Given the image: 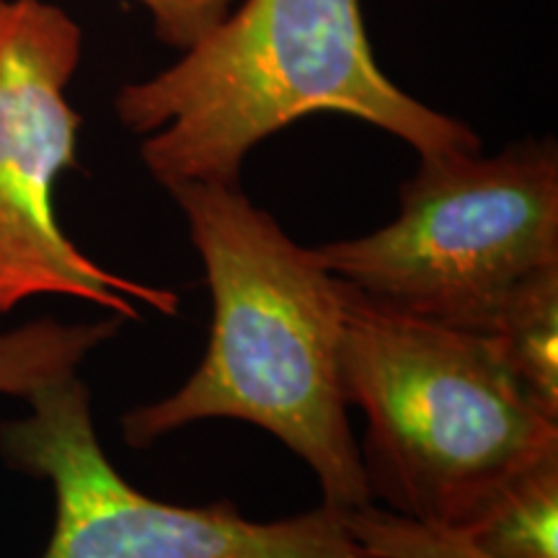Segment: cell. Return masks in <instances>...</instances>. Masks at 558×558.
I'll return each mask as SVG.
<instances>
[{
	"mask_svg": "<svg viewBox=\"0 0 558 558\" xmlns=\"http://www.w3.org/2000/svg\"><path fill=\"white\" fill-rule=\"evenodd\" d=\"M205 264L209 344L177 393L122 418L130 448H148L205 418L267 429L316 473L324 505H373L341 383L344 292L239 184L169 186Z\"/></svg>",
	"mask_w": 558,
	"mask_h": 558,
	"instance_id": "6da1fadb",
	"label": "cell"
},
{
	"mask_svg": "<svg viewBox=\"0 0 558 558\" xmlns=\"http://www.w3.org/2000/svg\"><path fill=\"white\" fill-rule=\"evenodd\" d=\"M114 111L145 135L140 156L166 190L239 184L256 145L318 111L386 130L418 158L481 153L469 124L416 101L383 73L360 0H243L179 62L128 83Z\"/></svg>",
	"mask_w": 558,
	"mask_h": 558,
	"instance_id": "7a4b0ae2",
	"label": "cell"
},
{
	"mask_svg": "<svg viewBox=\"0 0 558 558\" xmlns=\"http://www.w3.org/2000/svg\"><path fill=\"white\" fill-rule=\"evenodd\" d=\"M341 383L367 416L369 497L390 512L463 527L501 488L558 458V418L484 333L378 303L341 279Z\"/></svg>",
	"mask_w": 558,
	"mask_h": 558,
	"instance_id": "3957f363",
	"label": "cell"
},
{
	"mask_svg": "<svg viewBox=\"0 0 558 558\" xmlns=\"http://www.w3.org/2000/svg\"><path fill=\"white\" fill-rule=\"evenodd\" d=\"M333 277L378 303L492 337L522 284L558 267V148L525 140L497 156H422L399 218L316 248Z\"/></svg>",
	"mask_w": 558,
	"mask_h": 558,
	"instance_id": "277c9868",
	"label": "cell"
},
{
	"mask_svg": "<svg viewBox=\"0 0 558 558\" xmlns=\"http://www.w3.org/2000/svg\"><path fill=\"white\" fill-rule=\"evenodd\" d=\"M26 403L29 414L0 424V452L54 492V530L41 558H375L341 509L326 505L256 522L233 501L179 507L137 492L104 456L78 375L41 386Z\"/></svg>",
	"mask_w": 558,
	"mask_h": 558,
	"instance_id": "5b68a950",
	"label": "cell"
},
{
	"mask_svg": "<svg viewBox=\"0 0 558 558\" xmlns=\"http://www.w3.org/2000/svg\"><path fill=\"white\" fill-rule=\"evenodd\" d=\"M83 32L47 0H0V318L24 300L78 298L122 320L137 303L173 316L179 295L104 269L68 239L54 184L78 163L81 117L65 90Z\"/></svg>",
	"mask_w": 558,
	"mask_h": 558,
	"instance_id": "8992f818",
	"label": "cell"
},
{
	"mask_svg": "<svg viewBox=\"0 0 558 558\" xmlns=\"http://www.w3.org/2000/svg\"><path fill=\"white\" fill-rule=\"evenodd\" d=\"M458 530L494 558H558V458L514 478Z\"/></svg>",
	"mask_w": 558,
	"mask_h": 558,
	"instance_id": "52a82bcc",
	"label": "cell"
},
{
	"mask_svg": "<svg viewBox=\"0 0 558 558\" xmlns=\"http://www.w3.org/2000/svg\"><path fill=\"white\" fill-rule=\"evenodd\" d=\"M492 339L538 407L558 418V267L514 292Z\"/></svg>",
	"mask_w": 558,
	"mask_h": 558,
	"instance_id": "ba28073f",
	"label": "cell"
},
{
	"mask_svg": "<svg viewBox=\"0 0 558 558\" xmlns=\"http://www.w3.org/2000/svg\"><path fill=\"white\" fill-rule=\"evenodd\" d=\"M122 318L94 324H58L34 320L0 333V393L29 399L34 390L70 378L83 360L104 341L120 333Z\"/></svg>",
	"mask_w": 558,
	"mask_h": 558,
	"instance_id": "9c48e42d",
	"label": "cell"
},
{
	"mask_svg": "<svg viewBox=\"0 0 558 558\" xmlns=\"http://www.w3.org/2000/svg\"><path fill=\"white\" fill-rule=\"evenodd\" d=\"M354 541L375 558H494L463 530L429 525L373 505L341 509Z\"/></svg>",
	"mask_w": 558,
	"mask_h": 558,
	"instance_id": "30bf717a",
	"label": "cell"
},
{
	"mask_svg": "<svg viewBox=\"0 0 558 558\" xmlns=\"http://www.w3.org/2000/svg\"><path fill=\"white\" fill-rule=\"evenodd\" d=\"M137 3L148 9L156 37L184 52L228 16L233 0H137Z\"/></svg>",
	"mask_w": 558,
	"mask_h": 558,
	"instance_id": "8fae6325",
	"label": "cell"
}]
</instances>
